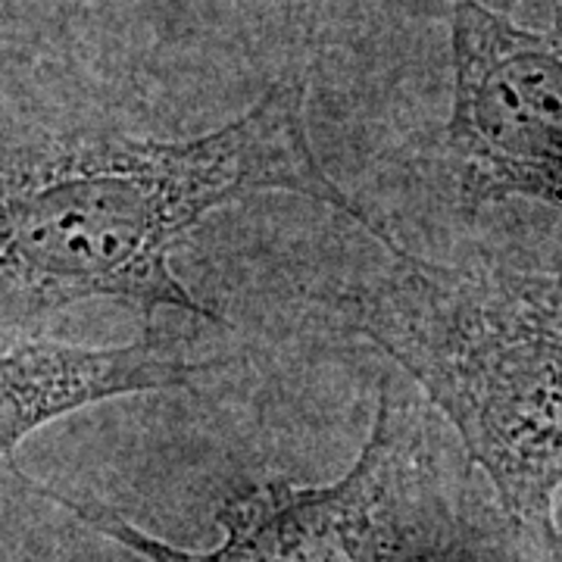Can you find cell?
I'll use <instances>...</instances> for the list:
<instances>
[{
  "label": "cell",
  "instance_id": "1",
  "mask_svg": "<svg viewBox=\"0 0 562 562\" xmlns=\"http://www.w3.org/2000/svg\"><path fill=\"white\" fill-rule=\"evenodd\" d=\"M257 194H291L397 247L384 222L322 166L306 79L272 81L238 120L194 138L66 132L0 150V322L85 301L225 322L179 279L176 257L203 222Z\"/></svg>",
  "mask_w": 562,
  "mask_h": 562
},
{
  "label": "cell",
  "instance_id": "2",
  "mask_svg": "<svg viewBox=\"0 0 562 562\" xmlns=\"http://www.w3.org/2000/svg\"><path fill=\"white\" fill-rule=\"evenodd\" d=\"M335 297L457 431L506 519L562 557V269L443 266L387 247Z\"/></svg>",
  "mask_w": 562,
  "mask_h": 562
},
{
  "label": "cell",
  "instance_id": "3",
  "mask_svg": "<svg viewBox=\"0 0 562 562\" xmlns=\"http://www.w3.org/2000/svg\"><path fill=\"white\" fill-rule=\"evenodd\" d=\"M22 479L47 503L144 562H562L506 519L497 501L453 479L416 403L379 391L369 438L341 479L247 484L216 509V547L188 550L147 535L110 503Z\"/></svg>",
  "mask_w": 562,
  "mask_h": 562
},
{
  "label": "cell",
  "instance_id": "4",
  "mask_svg": "<svg viewBox=\"0 0 562 562\" xmlns=\"http://www.w3.org/2000/svg\"><path fill=\"white\" fill-rule=\"evenodd\" d=\"M453 106L443 150L469 213L531 201L562 213V3L547 32L450 0Z\"/></svg>",
  "mask_w": 562,
  "mask_h": 562
},
{
  "label": "cell",
  "instance_id": "5",
  "mask_svg": "<svg viewBox=\"0 0 562 562\" xmlns=\"http://www.w3.org/2000/svg\"><path fill=\"white\" fill-rule=\"evenodd\" d=\"M216 366L184 360L157 335L88 347L0 328V460L63 416L116 397L188 387Z\"/></svg>",
  "mask_w": 562,
  "mask_h": 562
}]
</instances>
